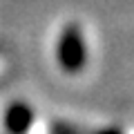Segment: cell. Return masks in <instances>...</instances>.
<instances>
[{
  "label": "cell",
  "mask_w": 134,
  "mask_h": 134,
  "mask_svg": "<svg viewBox=\"0 0 134 134\" xmlns=\"http://www.w3.org/2000/svg\"><path fill=\"white\" fill-rule=\"evenodd\" d=\"M56 60L69 74L81 72L87 63V45L83 29L78 25H67L56 43Z\"/></svg>",
  "instance_id": "obj_1"
},
{
  "label": "cell",
  "mask_w": 134,
  "mask_h": 134,
  "mask_svg": "<svg viewBox=\"0 0 134 134\" xmlns=\"http://www.w3.org/2000/svg\"><path fill=\"white\" fill-rule=\"evenodd\" d=\"M34 125V110L23 103V100H14L5 110V130L9 134H27Z\"/></svg>",
  "instance_id": "obj_2"
},
{
  "label": "cell",
  "mask_w": 134,
  "mask_h": 134,
  "mask_svg": "<svg viewBox=\"0 0 134 134\" xmlns=\"http://www.w3.org/2000/svg\"><path fill=\"white\" fill-rule=\"evenodd\" d=\"M54 134H78V132L67 123H56L54 125Z\"/></svg>",
  "instance_id": "obj_3"
},
{
  "label": "cell",
  "mask_w": 134,
  "mask_h": 134,
  "mask_svg": "<svg viewBox=\"0 0 134 134\" xmlns=\"http://www.w3.org/2000/svg\"><path fill=\"white\" fill-rule=\"evenodd\" d=\"M96 134H123L121 130H114V127H105V130H98Z\"/></svg>",
  "instance_id": "obj_4"
}]
</instances>
